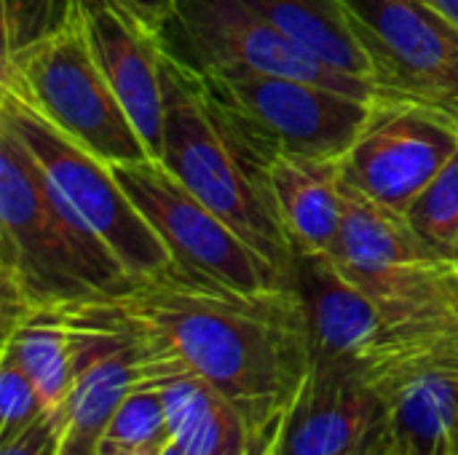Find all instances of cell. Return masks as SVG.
<instances>
[{"mask_svg": "<svg viewBox=\"0 0 458 455\" xmlns=\"http://www.w3.org/2000/svg\"><path fill=\"white\" fill-rule=\"evenodd\" d=\"M378 97L427 105L458 123V27L427 0H341Z\"/></svg>", "mask_w": 458, "mask_h": 455, "instance_id": "ba28073f", "label": "cell"}, {"mask_svg": "<svg viewBox=\"0 0 458 455\" xmlns=\"http://www.w3.org/2000/svg\"><path fill=\"white\" fill-rule=\"evenodd\" d=\"M458 150V123L408 99L376 97L357 139L341 158L349 185L408 212Z\"/></svg>", "mask_w": 458, "mask_h": 455, "instance_id": "30bf717a", "label": "cell"}, {"mask_svg": "<svg viewBox=\"0 0 458 455\" xmlns=\"http://www.w3.org/2000/svg\"><path fill=\"white\" fill-rule=\"evenodd\" d=\"M247 3L317 62L373 86L370 59L341 0H247Z\"/></svg>", "mask_w": 458, "mask_h": 455, "instance_id": "e0dca14e", "label": "cell"}, {"mask_svg": "<svg viewBox=\"0 0 458 455\" xmlns=\"http://www.w3.org/2000/svg\"><path fill=\"white\" fill-rule=\"evenodd\" d=\"M131 343L137 346L140 354V381L158 389L172 442L182 453L252 455L244 418L212 383H207L188 367L177 365L172 357L145 349L137 341Z\"/></svg>", "mask_w": 458, "mask_h": 455, "instance_id": "9a60e30c", "label": "cell"}, {"mask_svg": "<svg viewBox=\"0 0 458 455\" xmlns=\"http://www.w3.org/2000/svg\"><path fill=\"white\" fill-rule=\"evenodd\" d=\"M99 67L131 118L150 158L164 142V43L161 29L123 0H81Z\"/></svg>", "mask_w": 458, "mask_h": 455, "instance_id": "8fae6325", "label": "cell"}, {"mask_svg": "<svg viewBox=\"0 0 458 455\" xmlns=\"http://www.w3.org/2000/svg\"><path fill=\"white\" fill-rule=\"evenodd\" d=\"M386 455H403V453H397L394 448H389V453H386Z\"/></svg>", "mask_w": 458, "mask_h": 455, "instance_id": "4dcf8cb0", "label": "cell"}, {"mask_svg": "<svg viewBox=\"0 0 458 455\" xmlns=\"http://www.w3.org/2000/svg\"><path fill=\"white\" fill-rule=\"evenodd\" d=\"M81 0H3V59L56 29Z\"/></svg>", "mask_w": 458, "mask_h": 455, "instance_id": "7402d4cb", "label": "cell"}, {"mask_svg": "<svg viewBox=\"0 0 458 455\" xmlns=\"http://www.w3.org/2000/svg\"><path fill=\"white\" fill-rule=\"evenodd\" d=\"M134 276L70 206L21 137L0 121L3 338L43 308L94 303Z\"/></svg>", "mask_w": 458, "mask_h": 455, "instance_id": "7a4b0ae2", "label": "cell"}, {"mask_svg": "<svg viewBox=\"0 0 458 455\" xmlns=\"http://www.w3.org/2000/svg\"><path fill=\"white\" fill-rule=\"evenodd\" d=\"M389 448H392V434H389V421H386V426L378 434H373L360 451H354L352 455H386Z\"/></svg>", "mask_w": 458, "mask_h": 455, "instance_id": "484cf974", "label": "cell"}, {"mask_svg": "<svg viewBox=\"0 0 458 455\" xmlns=\"http://www.w3.org/2000/svg\"><path fill=\"white\" fill-rule=\"evenodd\" d=\"M413 231L445 263H458V150L405 212Z\"/></svg>", "mask_w": 458, "mask_h": 455, "instance_id": "ffe728a7", "label": "cell"}, {"mask_svg": "<svg viewBox=\"0 0 458 455\" xmlns=\"http://www.w3.org/2000/svg\"><path fill=\"white\" fill-rule=\"evenodd\" d=\"M432 8H437L448 21H454L458 27V0H427Z\"/></svg>", "mask_w": 458, "mask_h": 455, "instance_id": "4316f807", "label": "cell"}, {"mask_svg": "<svg viewBox=\"0 0 458 455\" xmlns=\"http://www.w3.org/2000/svg\"><path fill=\"white\" fill-rule=\"evenodd\" d=\"M166 445H172V432H169L164 400L156 386L140 381L115 410L97 455L113 453V451H140V448L164 451Z\"/></svg>", "mask_w": 458, "mask_h": 455, "instance_id": "44dd1931", "label": "cell"}, {"mask_svg": "<svg viewBox=\"0 0 458 455\" xmlns=\"http://www.w3.org/2000/svg\"><path fill=\"white\" fill-rule=\"evenodd\" d=\"M357 373L370 386L416 373L458 383V319L432 316L384 324L378 341L360 359Z\"/></svg>", "mask_w": 458, "mask_h": 455, "instance_id": "ac0fdd59", "label": "cell"}, {"mask_svg": "<svg viewBox=\"0 0 458 455\" xmlns=\"http://www.w3.org/2000/svg\"><path fill=\"white\" fill-rule=\"evenodd\" d=\"M204 78L274 153L341 161L373 105V99L284 75L212 72Z\"/></svg>", "mask_w": 458, "mask_h": 455, "instance_id": "9c48e42d", "label": "cell"}, {"mask_svg": "<svg viewBox=\"0 0 458 455\" xmlns=\"http://www.w3.org/2000/svg\"><path fill=\"white\" fill-rule=\"evenodd\" d=\"M64 434V410H43L24 432L0 445V455H59Z\"/></svg>", "mask_w": 458, "mask_h": 455, "instance_id": "cb8c5ba5", "label": "cell"}, {"mask_svg": "<svg viewBox=\"0 0 458 455\" xmlns=\"http://www.w3.org/2000/svg\"><path fill=\"white\" fill-rule=\"evenodd\" d=\"M0 121L21 137L56 190L99 233L134 279L150 276L174 260L164 239L123 190L110 161L64 137L21 97L5 88H0Z\"/></svg>", "mask_w": 458, "mask_h": 455, "instance_id": "5b68a950", "label": "cell"}, {"mask_svg": "<svg viewBox=\"0 0 458 455\" xmlns=\"http://www.w3.org/2000/svg\"><path fill=\"white\" fill-rule=\"evenodd\" d=\"M386 421L384 400L357 367L314 362L271 455H352Z\"/></svg>", "mask_w": 458, "mask_h": 455, "instance_id": "7c38bea8", "label": "cell"}, {"mask_svg": "<svg viewBox=\"0 0 458 455\" xmlns=\"http://www.w3.org/2000/svg\"><path fill=\"white\" fill-rule=\"evenodd\" d=\"M46 408L35 383L19 365V359L3 349L0 351V445L11 442L24 432Z\"/></svg>", "mask_w": 458, "mask_h": 455, "instance_id": "603a6c76", "label": "cell"}, {"mask_svg": "<svg viewBox=\"0 0 458 455\" xmlns=\"http://www.w3.org/2000/svg\"><path fill=\"white\" fill-rule=\"evenodd\" d=\"M454 453L458 455V429H456V434H454Z\"/></svg>", "mask_w": 458, "mask_h": 455, "instance_id": "f546056e", "label": "cell"}, {"mask_svg": "<svg viewBox=\"0 0 458 455\" xmlns=\"http://www.w3.org/2000/svg\"><path fill=\"white\" fill-rule=\"evenodd\" d=\"M271 182L295 255H330L344 215L341 161L276 153Z\"/></svg>", "mask_w": 458, "mask_h": 455, "instance_id": "2e32d148", "label": "cell"}, {"mask_svg": "<svg viewBox=\"0 0 458 455\" xmlns=\"http://www.w3.org/2000/svg\"><path fill=\"white\" fill-rule=\"evenodd\" d=\"M3 349L19 359L48 410H59L67 402L75 383L78 357L75 330L59 308L35 311L3 338Z\"/></svg>", "mask_w": 458, "mask_h": 455, "instance_id": "d6986e66", "label": "cell"}, {"mask_svg": "<svg viewBox=\"0 0 458 455\" xmlns=\"http://www.w3.org/2000/svg\"><path fill=\"white\" fill-rule=\"evenodd\" d=\"M274 156L201 72L164 56L158 161L295 282V249L271 182Z\"/></svg>", "mask_w": 458, "mask_h": 455, "instance_id": "3957f363", "label": "cell"}, {"mask_svg": "<svg viewBox=\"0 0 458 455\" xmlns=\"http://www.w3.org/2000/svg\"><path fill=\"white\" fill-rule=\"evenodd\" d=\"M81 308L212 383L244 418L252 455H271L314 370L295 284L247 292L172 260Z\"/></svg>", "mask_w": 458, "mask_h": 455, "instance_id": "6da1fadb", "label": "cell"}, {"mask_svg": "<svg viewBox=\"0 0 458 455\" xmlns=\"http://www.w3.org/2000/svg\"><path fill=\"white\" fill-rule=\"evenodd\" d=\"M166 451V448H164ZM164 451L158 448H140V451H113V453H102V455H161Z\"/></svg>", "mask_w": 458, "mask_h": 455, "instance_id": "83f0119b", "label": "cell"}, {"mask_svg": "<svg viewBox=\"0 0 458 455\" xmlns=\"http://www.w3.org/2000/svg\"><path fill=\"white\" fill-rule=\"evenodd\" d=\"M0 88L21 97L54 129L110 164L150 158L94 56L81 3L56 29L3 59Z\"/></svg>", "mask_w": 458, "mask_h": 455, "instance_id": "277c9868", "label": "cell"}, {"mask_svg": "<svg viewBox=\"0 0 458 455\" xmlns=\"http://www.w3.org/2000/svg\"><path fill=\"white\" fill-rule=\"evenodd\" d=\"M330 257L370 298L411 268L445 263L424 244L403 212L370 198L346 180L341 228Z\"/></svg>", "mask_w": 458, "mask_h": 455, "instance_id": "5bb4252c", "label": "cell"}, {"mask_svg": "<svg viewBox=\"0 0 458 455\" xmlns=\"http://www.w3.org/2000/svg\"><path fill=\"white\" fill-rule=\"evenodd\" d=\"M295 290L306 308L314 362L357 367L386 324L378 303L330 255H295Z\"/></svg>", "mask_w": 458, "mask_h": 455, "instance_id": "4fadbf2b", "label": "cell"}, {"mask_svg": "<svg viewBox=\"0 0 458 455\" xmlns=\"http://www.w3.org/2000/svg\"><path fill=\"white\" fill-rule=\"evenodd\" d=\"M161 43L172 59L201 75L263 72L314 80L362 99L378 97L370 83L309 56L247 0H174L161 24Z\"/></svg>", "mask_w": 458, "mask_h": 455, "instance_id": "8992f818", "label": "cell"}, {"mask_svg": "<svg viewBox=\"0 0 458 455\" xmlns=\"http://www.w3.org/2000/svg\"><path fill=\"white\" fill-rule=\"evenodd\" d=\"M161 455H185V453H182V451H180V448H177V445L172 442V445H166V451H164Z\"/></svg>", "mask_w": 458, "mask_h": 455, "instance_id": "f1b7e54d", "label": "cell"}, {"mask_svg": "<svg viewBox=\"0 0 458 455\" xmlns=\"http://www.w3.org/2000/svg\"><path fill=\"white\" fill-rule=\"evenodd\" d=\"M113 169L142 217L164 239L174 263L247 292L295 284L158 158L113 164Z\"/></svg>", "mask_w": 458, "mask_h": 455, "instance_id": "52a82bcc", "label": "cell"}, {"mask_svg": "<svg viewBox=\"0 0 458 455\" xmlns=\"http://www.w3.org/2000/svg\"><path fill=\"white\" fill-rule=\"evenodd\" d=\"M126 5H131L137 13H142L150 24H156L161 29V24L166 21V16L172 13L174 0H123Z\"/></svg>", "mask_w": 458, "mask_h": 455, "instance_id": "d4e9b609", "label": "cell"}]
</instances>
